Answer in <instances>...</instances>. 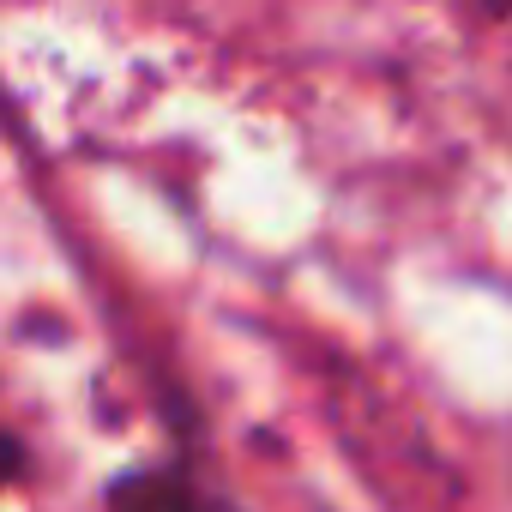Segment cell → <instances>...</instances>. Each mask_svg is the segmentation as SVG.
I'll return each instance as SVG.
<instances>
[{
    "label": "cell",
    "instance_id": "6da1fadb",
    "mask_svg": "<svg viewBox=\"0 0 512 512\" xmlns=\"http://www.w3.org/2000/svg\"><path fill=\"white\" fill-rule=\"evenodd\" d=\"M103 500L109 506H205L211 494L193 482V476H151V470H127V476H115L109 488H103Z\"/></svg>",
    "mask_w": 512,
    "mask_h": 512
},
{
    "label": "cell",
    "instance_id": "7a4b0ae2",
    "mask_svg": "<svg viewBox=\"0 0 512 512\" xmlns=\"http://www.w3.org/2000/svg\"><path fill=\"white\" fill-rule=\"evenodd\" d=\"M7 476H13V482L25 476V446H19V440H7Z\"/></svg>",
    "mask_w": 512,
    "mask_h": 512
},
{
    "label": "cell",
    "instance_id": "3957f363",
    "mask_svg": "<svg viewBox=\"0 0 512 512\" xmlns=\"http://www.w3.org/2000/svg\"><path fill=\"white\" fill-rule=\"evenodd\" d=\"M476 7H482V19H494V25L512 19V0H476Z\"/></svg>",
    "mask_w": 512,
    "mask_h": 512
}]
</instances>
